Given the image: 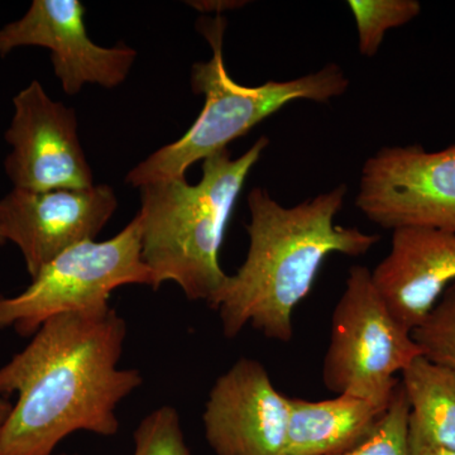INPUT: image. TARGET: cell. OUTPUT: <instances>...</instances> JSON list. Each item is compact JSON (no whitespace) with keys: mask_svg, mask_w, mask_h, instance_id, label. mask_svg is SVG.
I'll list each match as a JSON object with an SVG mask.
<instances>
[{"mask_svg":"<svg viewBox=\"0 0 455 455\" xmlns=\"http://www.w3.org/2000/svg\"><path fill=\"white\" fill-rule=\"evenodd\" d=\"M412 337L425 357L455 371V283L443 293Z\"/></svg>","mask_w":455,"mask_h":455,"instance_id":"obj_16","label":"cell"},{"mask_svg":"<svg viewBox=\"0 0 455 455\" xmlns=\"http://www.w3.org/2000/svg\"><path fill=\"white\" fill-rule=\"evenodd\" d=\"M134 455H191L179 412L163 406L140 421L134 431Z\"/></svg>","mask_w":455,"mask_h":455,"instance_id":"obj_18","label":"cell"},{"mask_svg":"<svg viewBox=\"0 0 455 455\" xmlns=\"http://www.w3.org/2000/svg\"><path fill=\"white\" fill-rule=\"evenodd\" d=\"M347 4L357 25L359 52L364 57L376 56L386 33L407 25L421 12L418 0H349Z\"/></svg>","mask_w":455,"mask_h":455,"instance_id":"obj_15","label":"cell"},{"mask_svg":"<svg viewBox=\"0 0 455 455\" xmlns=\"http://www.w3.org/2000/svg\"><path fill=\"white\" fill-rule=\"evenodd\" d=\"M118 206L113 188H14L0 200V235L20 248L31 278L75 245L95 241Z\"/></svg>","mask_w":455,"mask_h":455,"instance_id":"obj_9","label":"cell"},{"mask_svg":"<svg viewBox=\"0 0 455 455\" xmlns=\"http://www.w3.org/2000/svg\"><path fill=\"white\" fill-rule=\"evenodd\" d=\"M355 205L383 229L455 233V145L435 152L420 145L382 147L362 167Z\"/></svg>","mask_w":455,"mask_h":455,"instance_id":"obj_7","label":"cell"},{"mask_svg":"<svg viewBox=\"0 0 455 455\" xmlns=\"http://www.w3.org/2000/svg\"><path fill=\"white\" fill-rule=\"evenodd\" d=\"M348 188L281 205L265 188L248 196L250 247L243 265L228 276L212 309L218 311L228 339L252 326L272 340L293 337V311L305 300L326 257H359L379 243V235L335 223Z\"/></svg>","mask_w":455,"mask_h":455,"instance_id":"obj_2","label":"cell"},{"mask_svg":"<svg viewBox=\"0 0 455 455\" xmlns=\"http://www.w3.org/2000/svg\"><path fill=\"white\" fill-rule=\"evenodd\" d=\"M190 7L197 9L205 14L215 13L221 16V13L229 9L241 8L247 2H235V0H204V2H188Z\"/></svg>","mask_w":455,"mask_h":455,"instance_id":"obj_19","label":"cell"},{"mask_svg":"<svg viewBox=\"0 0 455 455\" xmlns=\"http://www.w3.org/2000/svg\"><path fill=\"white\" fill-rule=\"evenodd\" d=\"M127 324L116 310L51 317L0 368V396L18 395L0 431V455H53L71 434L118 433L116 407L143 382L118 367Z\"/></svg>","mask_w":455,"mask_h":455,"instance_id":"obj_1","label":"cell"},{"mask_svg":"<svg viewBox=\"0 0 455 455\" xmlns=\"http://www.w3.org/2000/svg\"><path fill=\"white\" fill-rule=\"evenodd\" d=\"M125 284L155 287L154 274L142 259L137 217L108 241L84 242L60 254L25 291L0 296V331L13 328L29 337L51 317L109 309L110 295Z\"/></svg>","mask_w":455,"mask_h":455,"instance_id":"obj_5","label":"cell"},{"mask_svg":"<svg viewBox=\"0 0 455 455\" xmlns=\"http://www.w3.org/2000/svg\"><path fill=\"white\" fill-rule=\"evenodd\" d=\"M84 17L79 0H33L25 16L0 29V56L20 47H44L66 94L76 95L85 84L116 88L127 79L137 52L123 44L98 46Z\"/></svg>","mask_w":455,"mask_h":455,"instance_id":"obj_10","label":"cell"},{"mask_svg":"<svg viewBox=\"0 0 455 455\" xmlns=\"http://www.w3.org/2000/svg\"><path fill=\"white\" fill-rule=\"evenodd\" d=\"M13 405L3 396H0V431L3 429V425L7 421L9 414H11Z\"/></svg>","mask_w":455,"mask_h":455,"instance_id":"obj_21","label":"cell"},{"mask_svg":"<svg viewBox=\"0 0 455 455\" xmlns=\"http://www.w3.org/2000/svg\"><path fill=\"white\" fill-rule=\"evenodd\" d=\"M409 412L405 392L398 382L390 406L372 434L357 447L338 455H412L409 439Z\"/></svg>","mask_w":455,"mask_h":455,"instance_id":"obj_17","label":"cell"},{"mask_svg":"<svg viewBox=\"0 0 455 455\" xmlns=\"http://www.w3.org/2000/svg\"><path fill=\"white\" fill-rule=\"evenodd\" d=\"M391 400H371L350 395H337L322 401L290 398L283 455L346 453L372 434Z\"/></svg>","mask_w":455,"mask_h":455,"instance_id":"obj_13","label":"cell"},{"mask_svg":"<svg viewBox=\"0 0 455 455\" xmlns=\"http://www.w3.org/2000/svg\"><path fill=\"white\" fill-rule=\"evenodd\" d=\"M226 28L223 16L200 18L197 29L212 51L209 61L196 62L191 68V89L205 98L202 113L181 139L161 147L130 171L125 182L131 187L140 188L163 180L185 178L191 164L226 149L290 101L328 103L349 88L348 77L337 64L286 82L241 85L228 74L224 62Z\"/></svg>","mask_w":455,"mask_h":455,"instance_id":"obj_4","label":"cell"},{"mask_svg":"<svg viewBox=\"0 0 455 455\" xmlns=\"http://www.w3.org/2000/svg\"><path fill=\"white\" fill-rule=\"evenodd\" d=\"M290 397L278 392L256 359L241 358L212 385L203 414L217 455H283Z\"/></svg>","mask_w":455,"mask_h":455,"instance_id":"obj_11","label":"cell"},{"mask_svg":"<svg viewBox=\"0 0 455 455\" xmlns=\"http://www.w3.org/2000/svg\"><path fill=\"white\" fill-rule=\"evenodd\" d=\"M5 241L4 238H3L2 235H0V245L4 244Z\"/></svg>","mask_w":455,"mask_h":455,"instance_id":"obj_22","label":"cell"},{"mask_svg":"<svg viewBox=\"0 0 455 455\" xmlns=\"http://www.w3.org/2000/svg\"><path fill=\"white\" fill-rule=\"evenodd\" d=\"M411 447L455 451V371L419 355L401 373Z\"/></svg>","mask_w":455,"mask_h":455,"instance_id":"obj_14","label":"cell"},{"mask_svg":"<svg viewBox=\"0 0 455 455\" xmlns=\"http://www.w3.org/2000/svg\"><path fill=\"white\" fill-rule=\"evenodd\" d=\"M13 106L4 170L14 188L41 193L94 187L73 108L52 100L37 80L18 92Z\"/></svg>","mask_w":455,"mask_h":455,"instance_id":"obj_8","label":"cell"},{"mask_svg":"<svg viewBox=\"0 0 455 455\" xmlns=\"http://www.w3.org/2000/svg\"><path fill=\"white\" fill-rule=\"evenodd\" d=\"M59 455H80V454H59Z\"/></svg>","mask_w":455,"mask_h":455,"instance_id":"obj_23","label":"cell"},{"mask_svg":"<svg viewBox=\"0 0 455 455\" xmlns=\"http://www.w3.org/2000/svg\"><path fill=\"white\" fill-rule=\"evenodd\" d=\"M262 136L233 158L221 149L203 161L202 180H163L140 188L142 259L155 277L154 290L172 281L188 300L212 307L228 275L220 265L228 221L254 164L267 148Z\"/></svg>","mask_w":455,"mask_h":455,"instance_id":"obj_3","label":"cell"},{"mask_svg":"<svg viewBox=\"0 0 455 455\" xmlns=\"http://www.w3.org/2000/svg\"><path fill=\"white\" fill-rule=\"evenodd\" d=\"M411 453L412 455H455V451L431 447H411Z\"/></svg>","mask_w":455,"mask_h":455,"instance_id":"obj_20","label":"cell"},{"mask_svg":"<svg viewBox=\"0 0 455 455\" xmlns=\"http://www.w3.org/2000/svg\"><path fill=\"white\" fill-rule=\"evenodd\" d=\"M423 355L411 331L395 319L374 287L371 269H349L331 315L323 383L337 395L388 401L403 373Z\"/></svg>","mask_w":455,"mask_h":455,"instance_id":"obj_6","label":"cell"},{"mask_svg":"<svg viewBox=\"0 0 455 455\" xmlns=\"http://www.w3.org/2000/svg\"><path fill=\"white\" fill-rule=\"evenodd\" d=\"M371 276L392 315L412 333L455 283V233L427 227L392 230L390 252Z\"/></svg>","mask_w":455,"mask_h":455,"instance_id":"obj_12","label":"cell"}]
</instances>
